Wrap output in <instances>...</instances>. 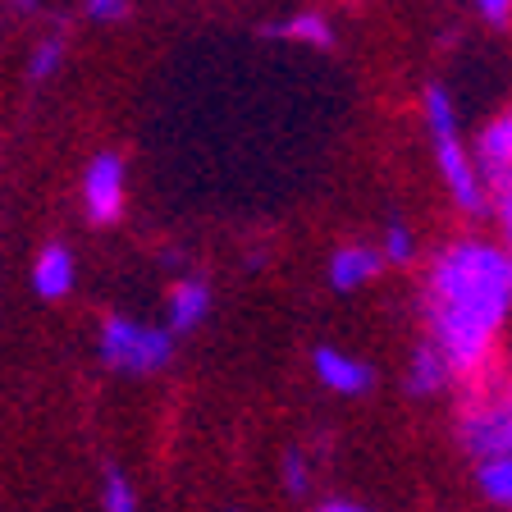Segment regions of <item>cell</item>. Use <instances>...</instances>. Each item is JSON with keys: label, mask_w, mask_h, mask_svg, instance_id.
Wrapping results in <instances>:
<instances>
[{"label": "cell", "mask_w": 512, "mask_h": 512, "mask_svg": "<svg viewBox=\"0 0 512 512\" xmlns=\"http://www.w3.org/2000/svg\"><path fill=\"white\" fill-rule=\"evenodd\" d=\"M476 165L485 183L512 179V110L485 124V133L476 138Z\"/></svg>", "instance_id": "cell-7"}, {"label": "cell", "mask_w": 512, "mask_h": 512, "mask_svg": "<svg viewBox=\"0 0 512 512\" xmlns=\"http://www.w3.org/2000/svg\"><path fill=\"white\" fill-rule=\"evenodd\" d=\"M448 380H458V375H453V366L444 362V352H439L435 343H421V348L412 352V366H407V394L435 398Z\"/></svg>", "instance_id": "cell-9"}, {"label": "cell", "mask_w": 512, "mask_h": 512, "mask_svg": "<svg viewBox=\"0 0 512 512\" xmlns=\"http://www.w3.org/2000/svg\"><path fill=\"white\" fill-rule=\"evenodd\" d=\"M87 14L101 19V23H115V19L128 14V0H87Z\"/></svg>", "instance_id": "cell-19"}, {"label": "cell", "mask_w": 512, "mask_h": 512, "mask_svg": "<svg viewBox=\"0 0 512 512\" xmlns=\"http://www.w3.org/2000/svg\"><path fill=\"white\" fill-rule=\"evenodd\" d=\"M60 60H64V37H60V32H51V37H42V42L32 46V55H28V78H32V83L51 78L55 69H60Z\"/></svg>", "instance_id": "cell-15"}, {"label": "cell", "mask_w": 512, "mask_h": 512, "mask_svg": "<svg viewBox=\"0 0 512 512\" xmlns=\"http://www.w3.org/2000/svg\"><path fill=\"white\" fill-rule=\"evenodd\" d=\"M101 512H138V490L119 467L101 471Z\"/></svg>", "instance_id": "cell-14"}, {"label": "cell", "mask_w": 512, "mask_h": 512, "mask_svg": "<svg viewBox=\"0 0 512 512\" xmlns=\"http://www.w3.org/2000/svg\"><path fill=\"white\" fill-rule=\"evenodd\" d=\"M512 311V256L485 238H458L426 275V343L458 380H480Z\"/></svg>", "instance_id": "cell-1"}, {"label": "cell", "mask_w": 512, "mask_h": 512, "mask_svg": "<svg viewBox=\"0 0 512 512\" xmlns=\"http://www.w3.org/2000/svg\"><path fill=\"white\" fill-rule=\"evenodd\" d=\"M14 10H37V0H10Z\"/></svg>", "instance_id": "cell-23"}, {"label": "cell", "mask_w": 512, "mask_h": 512, "mask_svg": "<svg viewBox=\"0 0 512 512\" xmlns=\"http://www.w3.org/2000/svg\"><path fill=\"white\" fill-rule=\"evenodd\" d=\"M476 485H480V494H485L494 508H508L512 512V458L480 462V467H476Z\"/></svg>", "instance_id": "cell-13"}, {"label": "cell", "mask_w": 512, "mask_h": 512, "mask_svg": "<svg viewBox=\"0 0 512 512\" xmlns=\"http://www.w3.org/2000/svg\"><path fill=\"white\" fill-rule=\"evenodd\" d=\"M458 444L480 462L512 458V407L503 394H471V403L458 416Z\"/></svg>", "instance_id": "cell-4"}, {"label": "cell", "mask_w": 512, "mask_h": 512, "mask_svg": "<svg viewBox=\"0 0 512 512\" xmlns=\"http://www.w3.org/2000/svg\"><path fill=\"white\" fill-rule=\"evenodd\" d=\"M270 37H288V42H307V46H334V28L325 14H293L288 23L270 28Z\"/></svg>", "instance_id": "cell-12"}, {"label": "cell", "mask_w": 512, "mask_h": 512, "mask_svg": "<svg viewBox=\"0 0 512 512\" xmlns=\"http://www.w3.org/2000/svg\"><path fill=\"white\" fill-rule=\"evenodd\" d=\"M503 403L512 407V362H508V375H503Z\"/></svg>", "instance_id": "cell-22"}, {"label": "cell", "mask_w": 512, "mask_h": 512, "mask_svg": "<svg viewBox=\"0 0 512 512\" xmlns=\"http://www.w3.org/2000/svg\"><path fill=\"white\" fill-rule=\"evenodd\" d=\"M284 490L298 494V499L311 490V467H307V453H302V448H288L284 453Z\"/></svg>", "instance_id": "cell-18"}, {"label": "cell", "mask_w": 512, "mask_h": 512, "mask_svg": "<svg viewBox=\"0 0 512 512\" xmlns=\"http://www.w3.org/2000/svg\"><path fill=\"white\" fill-rule=\"evenodd\" d=\"M101 362L110 371H128V375H147L170 366L174 357V334L170 330H156V325H138L128 316H106L101 320Z\"/></svg>", "instance_id": "cell-3"}, {"label": "cell", "mask_w": 512, "mask_h": 512, "mask_svg": "<svg viewBox=\"0 0 512 512\" xmlns=\"http://www.w3.org/2000/svg\"><path fill=\"white\" fill-rule=\"evenodd\" d=\"M74 275H78L74 252L51 243L42 256H37V266H32V288H37L42 298H64V293L74 288Z\"/></svg>", "instance_id": "cell-10"}, {"label": "cell", "mask_w": 512, "mask_h": 512, "mask_svg": "<svg viewBox=\"0 0 512 512\" xmlns=\"http://www.w3.org/2000/svg\"><path fill=\"white\" fill-rule=\"evenodd\" d=\"M311 366H316V380L334 394H366L375 384V371L362 362V357H352V352H339V348H316L311 352Z\"/></svg>", "instance_id": "cell-6"}, {"label": "cell", "mask_w": 512, "mask_h": 512, "mask_svg": "<svg viewBox=\"0 0 512 512\" xmlns=\"http://www.w3.org/2000/svg\"><path fill=\"white\" fill-rule=\"evenodd\" d=\"M384 261H394V266H407L416 256V238H412V229L407 224H389V234H384Z\"/></svg>", "instance_id": "cell-17"}, {"label": "cell", "mask_w": 512, "mask_h": 512, "mask_svg": "<svg viewBox=\"0 0 512 512\" xmlns=\"http://www.w3.org/2000/svg\"><path fill=\"white\" fill-rule=\"evenodd\" d=\"M224 512H243V508H224Z\"/></svg>", "instance_id": "cell-24"}, {"label": "cell", "mask_w": 512, "mask_h": 512, "mask_svg": "<svg viewBox=\"0 0 512 512\" xmlns=\"http://www.w3.org/2000/svg\"><path fill=\"white\" fill-rule=\"evenodd\" d=\"M83 202L96 224L119 220V211H124V160H119L115 151H101V156L87 165Z\"/></svg>", "instance_id": "cell-5"}, {"label": "cell", "mask_w": 512, "mask_h": 512, "mask_svg": "<svg viewBox=\"0 0 512 512\" xmlns=\"http://www.w3.org/2000/svg\"><path fill=\"white\" fill-rule=\"evenodd\" d=\"M471 5H476L490 23H508L512 19V0H471Z\"/></svg>", "instance_id": "cell-20"}, {"label": "cell", "mask_w": 512, "mask_h": 512, "mask_svg": "<svg viewBox=\"0 0 512 512\" xmlns=\"http://www.w3.org/2000/svg\"><path fill=\"white\" fill-rule=\"evenodd\" d=\"M490 206L499 215V229H503V252L512 256V179L490 183Z\"/></svg>", "instance_id": "cell-16"}, {"label": "cell", "mask_w": 512, "mask_h": 512, "mask_svg": "<svg viewBox=\"0 0 512 512\" xmlns=\"http://www.w3.org/2000/svg\"><path fill=\"white\" fill-rule=\"evenodd\" d=\"M211 311V288L202 279H179L170 293V334H188L197 330Z\"/></svg>", "instance_id": "cell-11"}, {"label": "cell", "mask_w": 512, "mask_h": 512, "mask_svg": "<svg viewBox=\"0 0 512 512\" xmlns=\"http://www.w3.org/2000/svg\"><path fill=\"white\" fill-rule=\"evenodd\" d=\"M426 133H430V156H435V170L444 174L448 197L458 202V211L471 215V220H476V215H485V211H490V183H485V174H480L471 147L462 142L453 96H448V87H439V83L426 87Z\"/></svg>", "instance_id": "cell-2"}, {"label": "cell", "mask_w": 512, "mask_h": 512, "mask_svg": "<svg viewBox=\"0 0 512 512\" xmlns=\"http://www.w3.org/2000/svg\"><path fill=\"white\" fill-rule=\"evenodd\" d=\"M384 266V252L380 247H366V243H348L330 256V284L339 293H352V288H362L366 279H375Z\"/></svg>", "instance_id": "cell-8"}, {"label": "cell", "mask_w": 512, "mask_h": 512, "mask_svg": "<svg viewBox=\"0 0 512 512\" xmlns=\"http://www.w3.org/2000/svg\"><path fill=\"white\" fill-rule=\"evenodd\" d=\"M316 512H375V508H366V503H352V499H325Z\"/></svg>", "instance_id": "cell-21"}]
</instances>
